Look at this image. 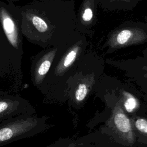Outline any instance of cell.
<instances>
[{"instance_id": "1", "label": "cell", "mask_w": 147, "mask_h": 147, "mask_svg": "<svg viewBox=\"0 0 147 147\" xmlns=\"http://www.w3.org/2000/svg\"><path fill=\"white\" fill-rule=\"evenodd\" d=\"M47 128L45 117L24 114L0 123V146L39 134Z\"/></svg>"}, {"instance_id": "2", "label": "cell", "mask_w": 147, "mask_h": 147, "mask_svg": "<svg viewBox=\"0 0 147 147\" xmlns=\"http://www.w3.org/2000/svg\"><path fill=\"white\" fill-rule=\"evenodd\" d=\"M0 24L9 42L23 57V35L20 6L16 5L14 2L0 0Z\"/></svg>"}, {"instance_id": "3", "label": "cell", "mask_w": 147, "mask_h": 147, "mask_svg": "<svg viewBox=\"0 0 147 147\" xmlns=\"http://www.w3.org/2000/svg\"><path fill=\"white\" fill-rule=\"evenodd\" d=\"M22 57L7 40L0 24V79L21 80L22 78Z\"/></svg>"}, {"instance_id": "4", "label": "cell", "mask_w": 147, "mask_h": 147, "mask_svg": "<svg viewBox=\"0 0 147 147\" xmlns=\"http://www.w3.org/2000/svg\"><path fill=\"white\" fill-rule=\"evenodd\" d=\"M35 114L36 110L25 98L6 93L0 94V123L18 115Z\"/></svg>"}, {"instance_id": "5", "label": "cell", "mask_w": 147, "mask_h": 147, "mask_svg": "<svg viewBox=\"0 0 147 147\" xmlns=\"http://www.w3.org/2000/svg\"><path fill=\"white\" fill-rule=\"evenodd\" d=\"M56 53V48H45L32 59L30 67V80L32 84L37 89L48 73Z\"/></svg>"}, {"instance_id": "6", "label": "cell", "mask_w": 147, "mask_h": 147, "mask_svg": "<svg viewBox=\"0 0 147 147\" xmlns=\"http://www.w3.org/2000/svg\"><path fill=\"white\" fill-rule=\"evenodd\" d=\"M114 123L115 127L121 133L128 134L129 137L131 134V127L130 119L123 112L120 107H116L114 109L113 113ZM132 138V137L131 136Z\"/></svg>"}, {"instance_id": "7", "label": "cell", "mask_w": 147, "mask_h": 147, "mask_svg": "<svg viewBox=\"0 0 147 147\" xmlns=\"http://www.w3.org/2000/svg\"><path fill=\"white\" fill-rule=\"evenodd\" d=\"M126 99L124 102V107L126 111L128 113L133 112L138 106V102L137 99L131 95L125 93Z\"/></svg>"}, {"instance_id": "8", "label": "cell", "mask_w": 147, "mask_h": 147, "mask_svg": "<svg viewBox=\"0 0 147 147\" xmlns=\"http://www.w3.org/2000/svg\"><path fill=\"white\" fill-rule=\"evenodd\" d=\"M132 36V32L128 29H125L121 31L116 36V42L120 45H123L126 43Z\"/></svg>"}, {"instance_id": "9", "label": "cell", "mask_w": 147, "mask_h": 147, "mask_svg": "<svg viewBox=\"0 0 147 147\" xmlns=\"http://www.w3.org/2000/svg\"><path fill=\"white\" fill-rule=\"evenodd\" d=\"M87 94V88L86 84H80L79 85L76 92L75 98L77 101H82L86 96Z\"/></svg>"}, {"instance_id": "10", "label": "cell", "mask_w": 147, "mask_h": 147, "mask_svg": "<svg viewBox=\"0 0 147 147\" xmlns=\"http://www.w3.org/2000/svg\"><path fill=\"white\" fill-rule=\"evenodd\" d=\"M137 129L142 133H147V121L143 118L137 119L135 122Z\"/></svg>"}, {"instance_id": "11", "label": "cell", "mask_w": 147, "mask_h": 147, "mask_svg": "<svg viewBox=\"0 0 147 147\" xmlns=\"http://www.w3.org/2000/svg\"><path fill=\"white\" fill-rule=\"evenodd\" d=\"M93 17L92 10L91 8H86L83 13L82 18L84 21H90Z\"/></svg>"}, {"instance_id": "12", "label": "cell", "mask_w": 147, "mask_h": 147, "mask_svg": "<svg viewBox=\"0 0 147 147\" xmlns=\"http://www.w3.org/2000/svg\"><path fill=\"white\" fill-rule=\"evenodd\" d=\"M3 1H6V2H17V1H20V0H3Z\"/></svg>"}, {"instance_id": "13", "label": "cell", "mask_w": 147, "mask_h": 147, "mask_svg": "<svg viewBox=\"0 0 147 147\" xmlns=\"http://www.w3.org/2000/svg\"><path fill=\"white\" fill-rule=\"evenodd\" d=\"M51 147H65V146H51Z\"/></svg>"}]
</instances>
